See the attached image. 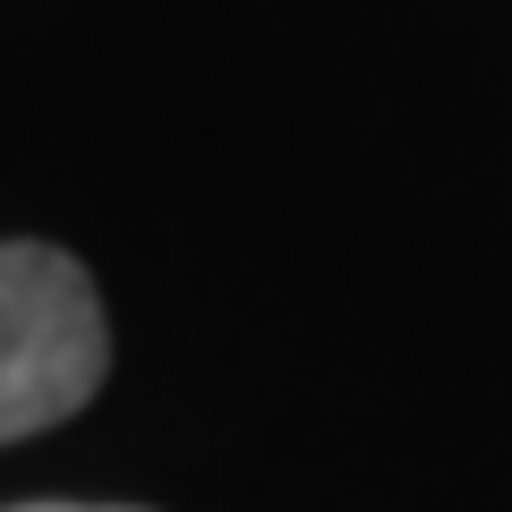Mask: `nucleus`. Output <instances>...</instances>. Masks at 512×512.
Instances as JSON below:
<instances>
[{"mask_svg": "<svg viewBox=\"0 0 512 512\" xmlns=\"http://www.w3.org/2000/svg\"><path fill=\"white\" fill-rule=\"evenodd\" d=\"M103 367L111 325L94 274L52 239H0V444L77 419Z\"/></svg>", "mask_w": 512, "mask_h": 512, "instance_id": "obj_1", "label": "nucleus"}, {"mask_svg": "<svg viewBox=\"0 0 512 512\" xmlns=\"http://www.w3.org/2000/svg\"><path fill=\"white\" fill-rule=\"evenodd\" d=\"M9 512H137V504H9Z\"/></svg>", "mask_w": 512, "mask_h": 512, "instance_id": "obj_2", "label": "nucleus"}]
</instances>
